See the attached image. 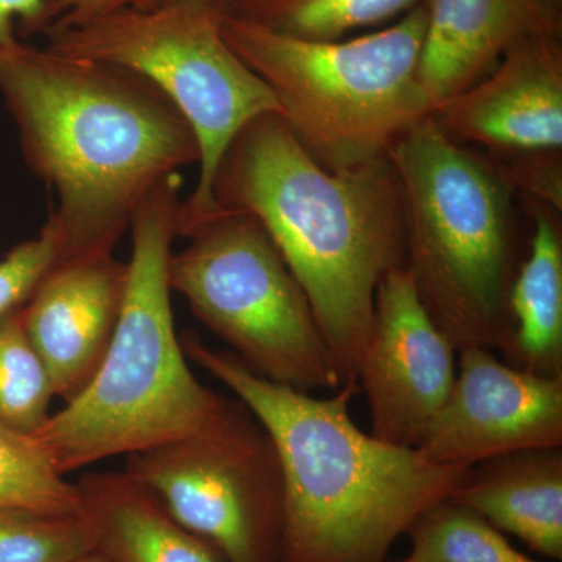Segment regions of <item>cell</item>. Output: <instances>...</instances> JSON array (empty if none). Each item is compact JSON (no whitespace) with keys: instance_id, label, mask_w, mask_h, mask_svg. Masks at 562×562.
I'll use <instances>...</instances> for the list:
<instances>
[{"instance_id":"obj_18","label":"cell","mask_w":562,"mask_h":562,"mask_svg":"<svg viewBox=\"0 0 562 562\" xmlns=\"http://www.w3.org/2000/svg\"><path fill=\"white\" fill-rule=\"evenodd\" d=\"M416 0H228L225 13L281 35L314 41L390 21Z\"/></svg>"},{"instance_id":"obj_19","label":"cell","mask_w":562,"mask_h":562,"mask_svg":"<svg viewBox=\"0 0 562 562\" xmlns=\"http://www.w3.org/2000/svg\"><path fill=\"white\" fill-rule=\"evenodd\" d=\"M408 535L406 562H541L514 549L494 525L450 497L420 514Z\"/></svg>"},{"instance_id":"obj_12","label":"cell","mask_w":562,"mask_h":562,"mask_svg":"<svg viewBox=\"0 0 562 562\" xmlns=\"http://www.w3.org/2000/svg\"><path fill=\"white\" fill-rule=\"evenodd\" d=\"M449 138L501 157L561 154V36L514 46L473 87L431 111Z\"/></svg>"},{"instance_id":"obj_22","label":"cell","mask_w":562,"mask_h":562,"mask_svg":"<svg viewBox=\"0 0 562 562\" xmlns=\"http://www.w3.org/2000/svg\"><path fill=\"white\" fill-rule=\"evenodd\" d=\"M92 550L94 538L83 516L0 508V562H74Z\"/></svg>"},{"instance_id":"obj_15","label":"cell","mask_w":562,"mask_h":562,"mask_svg":"<svg viewBox=\"0 0 562 562\" xmlns=\"http://www.w3.org/2000/svg\"><path fill=\"white\" fill-rule=\"evenodd\" d=\"M549 560H562V452L528 450L472 465L452 494Z\"/></svg>"},{"instance_id":"obj_9","label":"cell","mask_w":562,"mask_h":562,"mask_svg":"<svg viewBox=\"0 0 562 562\" xmlns=\"http://www.w3.org/2000/svg\"><path fill=\"white\" fill-rule=\"evenodd\" d=\"M124 472L225 561L280 558L279 458L271 439L244 406L235 403L210 430L128 454Z\"/></svg>"},{"instance_id":"obj_14","label":"cell","mask_w":562,"mask_h":562,"mask_svg":"<svg viewBox=\"0 0 562 562\" xmlns=\"http://www.w3.org/2000/svg\"><path fill=\"white\" fill-rule=\"evenodd\" d=\"M419 81L431 111L486 77L522 41L561 36L562 0H428Z\"/></svg>"},{"instance_id":"obj_8","label":"cell","mask_w":562,"mask_h":562,"mask_svg":"<svg viewBox=\"0 0 562 562\" xmlns=\"http://www.w3.org/2000/svg\"><path fill=\"white\" fill-rule=\"evenodd\" d=\"M188 239L169 258V288L233 355L292 390L342 387L308 297L260 222L221 213Z\"/></svg>"},{"instance_id":"obj_20","label":"cell","mask_w":562,"mask_h":562,"mask_svg":"<svg viewBox=\"0 0 562 562\" xmlns=\"http://www.w3.org/2000/svg\"><path fill=\"white\" fill-rule=\"evenodd\" d=\"M0 508L81 517L77 483L52 465L33 435L0 424Z\"/></svg>"},{"instance_id":"obj_24","label":"cell","mask_w":562,"mask_h":562,"mask_svg":"<svg viewBox=\"0 0 562 562\" xmlns=\"http://www.w3.org/2000/svg\"><path fill=\"white\" fill-rule=\"evenodd\" d=\"M508 162H497L514 190L519 188L528 199L541 202L560 213L562 209V172L560 154L516 155Z\"/></svg>"},{"instance_id":"obj_7","label":"cell","mask_w":562,"mask_h":562,"mask_svg":"<svg viewBox=\"0 0 562 562\" xmlns=\"http://www.w3.org/2000/svg\"><path fill=\"white\" fill-rule=\"evenodd\" d=\"M222 14L217 3L180 0L113 11L44 33V47L55 54L120 66L149 80L191 125L201 169L177 221V236L187 239L220 216L211 187L233 139L251 121L280 114L271 88L222 35Z\"/></svg>"},{"instance_id":"obj_3","label":"cell","mask_w":562,"mask_h":562,"mask_svg":"<svg viewBox=\"0 0 562 562\" xmlns=\"http://www.w3.org/2000/svg\"><path fill=\"white\" fill-rule=\"evenodd\" d=\"M180 341L188 360L228 387L271 439L283 483L281 562H383L471 471L366 435L349 412L358 386L313 397L265 379L194 331Z\"/></svg>"},{"instance_id":"obj_26","label":"cell","mask_w":562,"mask_h":562,"mask_svg":"<svg viewBox=\"0 0 562 562\" xmlns=\"http://www.w3.org/2000/svg\"><path fill=\"white\" fill-rule=\"evenodd\" d=\"M44 32L43 0H0V60L22 36Z\"/></svg>"},{"instance_id":"obj_23","label":"cell","mask_w":562,"mask_h":562,"mask_svg":"<svg viewBox=\"0 0 562 562\" xmlns=\"http://www.w3.org/2000/svg\"><path fill=\"white\" fill-rule=\"evenodd\" d=\"M60 261L57 228L47 221L36 238L18 244L0 260V317L24 306Z\"/></svg>"},{"instance_id":"obj_16","label":"cell","mask_w":562,"mask_h":562,"mask_svg":"<svg viewBox=\"0 0 562 562\" xmlns=\"http://www.w3.org/2000/svg\"><path fill=\"white\" fill-rule=\"evenodd\" d=\"M77 486L94 552L114 562H222L216 549L184 530L127 473H88Z\"/></svg>"},{"instance_id":"obj_29","label":"cell","mask_w":562,"mask_h":562,"mask_svg":"<svg viewBox=\"0 0 562 562\" xmlns=\"http://www.w3.org/2000/svg\"><path fill=\"white\" fill-rule=\"evenodd\" d=\"M384 562V561H383ZM402 562H406V561H402Z\"/></svg>"},{"instance_id":"obj_28","label":"cell","mask_w":562,"mask_h":562,"mask_svg":"<svg viewBox=\"0 0 562 562\" xmlns=\"http://www.w3.org/2000/svg\"><path fill=\"white\" fill-rule=\"evenodd\" d=\"M171 2H180V0H154V3H151V9H154V7L165 5V3ZM199 2L217 3V5H224V3H227L228 0H199Z\"/></svg>"},{"instance_id":"obj_10","label":"cell","mask_w":562,"mask_h":562,"mask_svg":"<svg viewBox=\"0 0 562 562\" xmlns=\"http://www.w3.org/2000/svg\"><path fill=\"white\" fill-rule=\"evenodd\" d=\"M457 355L422 303L408 269H391L376 290L358 371L371 409V435L417 449L453 390Z\"/></svg>"},{"instance_id":"obj_2","label":"cell","mask_w":562,"mask_h":562,"mask_svg":"<svg viewBox=\"0 0 562 562\" xmlns=\"http://www.w3.org/2000/svg\"><path fill=\"white\" fill-rule=\"evenodd\" d=\"M211 195L220 214H249L268 232L308 297L342 386H358L380 281L405 265V210L390 157L328 171L280 114H265L233 139Z\"/></svg>"},{"instance_id":"obj_11","label":"cell","mask_w":562,"mask_h":562,"mask_svg":"<svg viewBox=\"0 0 562 562\" xmlns=\"http://www.w3.org/2000/svg\"><path fill=\"white\" fill-rule=\"evenodd\" d=\"M457 379L417 447L438 465L472 468L492 458L562 447V376L503 364L492 350H458Z\"/></svg>"},{"instance_id":"obj_5","label":"cell","mask_w":562,"mask_h":562,"mask_svg":"<svg viewBox=\"0 0 562 562\" xmlns=\"http://www.w3.org/2000/svg\"><path fill=\"white\" fill-rule=\"evenodd\" d=\"M405 210V268L457 350L506 351L514 279V188L497 162L449 138L430 116L387 151Z\"/></svg>"},{"instance_id":"obj_17","label":"cell","mask_w":562,"mask_h":562,"mask_svg":"<svg viewBox=\"0 0 562 562\" xmlns=\"http://www.w3.org/2000/svg\"><path fill=\"white\" fill-rule=\"evenodd\" d=\"M552 211L535 201L530 255L509 288L506 353L524 371L562 376V236Z\"/></svg>"},{"instance_id":"obj_6","label":"cell","mask_w":562,"mask_h":562,"mask_svg":"<svg viewBox=\"0 0 562 562\" xmlns=\"http://www.w3.org/2000/svg\"><path fill=\"white\" fill-rule=\"evenodd\" d=\"M425 29V5L383 31L347 41L295 38L222 14L228 46L271 88L281 120L303 149L335 172L386 157L430 116L419 81Z\"/></svg>"},{"instance_id":"obj_25","label":"cell","mask_w":562,"mask_h":562,"mask_svg":"<svg viewBox=\"0 0 562 562\" xmlns=\"http://www.w3.org/2000/svg\"><path fill=\"white\" fill-rule=\"evenodd\" d=\"M154 0H43L44 33L120 10L151 9Z\"/></svg>"},{"instance_id":"obj_27","label":"cell","mask_w":562,"mask_h":562,"mask_svg":"<svg viewBox=\"0 0 562 562\" xmlns=\"http://www.w3.org/2000/svg\"><path fill=\"white\" fill-rule=\"evenodd\" d=\"M74 562H114V561L110 560V558L105 557V554L94 552V550H92V552L81 554V557L77 558V560Z\"/></svg>"},{"instance_id":"obj_21","label":"cell","mask_w":562,"mask_h":562,"mask_svg":"<svg viewBox=\"0 0 562 562\" xmlns=\"http://www.w3.org/2000/svg\"><path fill=\"white\" fill-rule=\"evenodd\" d=\"M21 308L0 317V424L33 435L49 420L55 394L22 325Z\"/></svg>"},{"instance_id":"obj_4","label":"cell","mask_w":562,"mask_h":562,"mask_svg":"<svg viewBox=\"0 0 562 562\" xmlns=\"http://www.w3.org/2000/svg\"><path fill=\"white\" fill-rule=\"evenodd\" d=\"M181 179L162 180L132 221V257L120 321L88 386L33 432L63 475L210 430L235 403L192 373L176 330L168 262Z\"/></svg>"},{"instance_id":"obj_13","label":"cell","mask_w":562,"mask_h":562,"mask_svg":"<svg viewBox=\"0 0 562 562\" xmlns=\"http://www.w3.org/2000/svg\"><path fill=\"white\" fill-rule=\"evenodd\" d=\"M127 279V262L113 254L60 262L22 306V325L63 402L76 398L102 364Z\"/></svg>"},{"instance_id":"obj_1","label":"cell","mask_w":562,"mask_h":562,"mask_svg":"<svg viewBox=\"0 0 562 562\" xmlns=\"http://www.w3.org/2000/svg\"><path fill=\"white\" fill-rule=\"evenodd\" d=\"M0 92L29 168L57 192L60 262L113 254L144 199L201 160L183 114L120 66L18 41L0 60Z\"/></svg>"}]
</instances>
